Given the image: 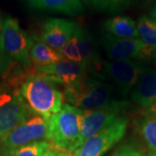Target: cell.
<instances>
[{
    "instance_id": "13",
    "label": "cell",
    "mask_w": 156,
    "mask_h": 156,
    "mask_svg": "<svg viewBox=\"0 0 156 156\" xmlns=\"http://www.w3.org/2000/svg\"><path fill=\"white\" fill-rule=\"evenodd\" d=\"M74 36L77 41L78 48L83 58V63L88 69L89 74L95 77L103 79L104 62L101 59L100 55L96 50L95 42L90 34L85 29L77 25L74 32Z\"/></svg>"
},
{
    "instance_id": "27",
    "label": "cell",
    "mask_w": 156,
    "mask_h": 156,
    "mask_svg": "<svg viewBox=\"0 0 156 156\" xmlns=\"http://www.w3.org/2000/svg\"><path fill=\"white\" fill-rule=\"evenodd\" d=\"M11 96L12 95H10V94H7V93H0V105H2L6 101L11 100ZM1 139H2V137L0 136V141H1Z\"/></svg>"
},
{
    "instance_id": "17",
    "label": "cell",
    "mask_w": 156,
    "mask_h": 156,
    "mask_svg": "<svg viewBox=\"0 0 156 156\" xmlns=\"http://www.w3.org/2000/svg\"><path fill=\"white\" fill-rule=\"evenodd\" d=\"M103 30L119 38H139L137 23L128 16H115L104 21Z\"/></svg>"
},
{
    "instance_id": "12",
    "label": "cell",
    "mask_w": 156,
    "mask_h": 156,
    "mask_svg": "<svg viewBox=\"0 0 156 156\" xmlns=\"http://www.w3.org/2000/svg\"><path fill=\"white\" fill-rule=\"evenodd\" d=\"M36 71L45 75L57 84L70 85L87 76L88 69L82 62L63 59L45 67L37 68Z\"/></svg>"
},
{
    "instance_id": "11",
    "label": "cell",
    "mask_w": 156,
    "mask_h": 156,
    "mask_svg": "<svg viewBox=\"0 0 156 156\" xmlns=\"http://www.w3.org/2000/svg\"><path fill=\"white\" fill-rule=\"evenodd\" d=\"M77 25L70 20L51 17L44 23L39 37L46 44L59 51L72 37Z\"/></svg>"
},
{
    "instance_id": "18",
    "label": "cell",
    "mask_w": 156,
    "mask_h": 156,
    "mask_svg": "<svg viewBox=\"0 0 156 156\" xmlns=\"http://www.w3.org/2000/svg\"><path fill=\"white\" fill-rule=\"evenodd\" d=\"M134 126L150 153H156V117L143 114L135 121Z\"/></svg>"
},
{
    "instance_id": "7",
    "label": "cell",
    "mask_w": 156,
    "mask_h": 156,
    "mask_svg": "<svg viewBox=\"0 0 156 156\" xmlns=\"http://www.w3.org/2000/svg\"><path fill=\"white\" fill-rule=\"evenodd\" d=\"M129 120L124 115L98 134L87 140L78 147L72 156H102L122 139L128 127Z\"/></svg>"
},
{
    "instance_id": "21",
    "label": "cell",
    "mask_w": 156,
    "mask_h": 156,
    "mask_svg": "<svg viewBox=\"0 0 156 156\" xmlns=\"http://www.w3.org/2000/svg\"><path fill=\"white\" fill-rule=\"evenodd\" d=\"M130 0H92L95 9L100 11L119 12L129 5Z\"/></svg>"
},
{
    "instance_id": "4",
    "label": "cell",
    "mask_w": 156,
    "mask_h": 156,
    "mask_svg": "<svg viewBox=\"0 0 156 156\" xmlns=\"http://www.w3.org/2000/svg\"><path fill=\"white\" fill-rule=\"evenodd\" d=\"M49 120L34 115L5 134L0 141V156H11L21 147L47 140Z\"/></svg>"
},
{
    "instance_id": "22",
    "label": "cell",
    "mask_w": 156,
    "mask_h": 156,
    "mask_svg": "<svg viewBox=\"0 0 156 156\" xmlns=\"http://www.w3.org/2000/svg\"><path fill=\"white\" fill-rule=\"evenodd\" d=\"M59 52L61 53L62 56L66 60L83 63V58H82L80 50L78 48L77 41H76V37L74 36V34H73L70 40L68 42L62 50H59Z\"/></svg>"
},
{
    "instance_id": "31",
    "label": "cell",
    "mask_w": 156,
    "mask_h": 156,
    "mask_svg": "<svg viewBox=\"0 0 156 156\" xmlns=\"http://www.w3.org/2000/svg\"><path fill=\"white\" fill-rule=\"evenodd\" d=\"M82 1L86 5H91V4H92V0H82Z\"/></svg>"
},
{
    "instance_id": "26",
    "label": "cell",
    "mask_w": 156,
    "mask_h": 156,
    "mask_svg": "<svg viewBox=\"0 0 156 156\" xmlns=\"http://www.w3.org/2000/svg\"><path fill=\"white\" fill-rule=\"evenodd\" d=\"M144 114L147 115L156 117V101L149 108H147V109L144 110Z\"/></svg>"
},
{
    "instance_id": "24",
    "label": "cell",
    "mask_w": 156,
    "mask_h": 156,
    "mask_svg": "<svg viewBox=\"0 0 156 156\" xmlns=\"http://www.w3.org/2000/svg\"><path fill=\"white\" fill-rule=\"evenodd\" d=\"M13 60L11 57L0 53V76H5L12 67Z\"/></svg>"
},
{
    "instance_id": "32",
    "label": "cell",
    "mask_w": 156,
    "mask_h": 156,
    "mask_svg": "<svg viewBox=\"0 0 156 156\" xmlns=\"http://www.w3.org/2000/svg\"><path fill=\"white\" fill-rule=\"evenodd\" d=\"M146 156H156V153H149Z\"/></svg>"
},
{
    "instance_id": "1",
    "label": "cell",
    "mask_w": 156,
    "mask_h": 156,
    "mask_svg": "<svg viewBox=\"0 0 156 156\" xmlns=\"http://www.w3.org/2000/svg\"><path fill=\"white\" fill-rule=\"evenodd\" d=\"M18 94L33 115L47 120L63 106L64 95L57 88V83L43 74L27 76Z\"/></svg>"
},
{
    "instance_id": "20",
    "label": "cell",
    "mask_w": 156,
    "mask_h": 156,
    "mask_svg": "<svg viewBox=\"0 0 156 156\" xmlns=\"http://www.w3.org/2000/svg\"><path fill=\"white\" fill-rule=\"evenodd\" d=\"M51 148L52 147L49 141L38 140L21 147L11 156H44Z\"/></svg>"
},
{
    "instance_id": "25",
    "label": "cell",
    "mask_w": 156,
    "mask_h": 156,
    "mask_svg": "<svg viewBox=\"0 0 156 156\" xmlns=\"http://www.w3.org/2000/svg\"><path fill=\"white\" fill-rule=\"evenodd\" d=\"M3 22L4 19H2L1 15H0V53L6 55L4 49V42H3Z\"/></svg>"
},
{
    "instance_id": "33",
    "label": "cell",
    "mask_w": 156,
    "mask_h": 156,
    "mask_svg": "<svg viewBox=\"0 0 156 156\" xmlns=\"http://www.w3.org/2000/svg\"><path fill=\"white\" fill-rule=\"evenodd\" d=\"M154 60L156 61V49H155V50H154Z\"/></svg>"
},
{
    "instance_id": "9",
    "label": "cell",
    "mask_w": 156,
    "mask_h": 156,
    "mask_svg": "<svg viewBox=\"0 0 156 156\" xmlns=\"http://www.w3.org/2000/svg\"><path fill=\"white\" fill-rule=\"evenodd\" d=\"M101 42L110 61H141L145 44L140 38H119L105 33Z\"/></svg>"
},
{
    "instance_id": "28",
    "label": "cell",
    "mask_w": 156,
    "mask_h": 156,
    "mask_svg": "<svg viewBox=\"0 0 156 156\" xmlns=\"http://www.w3.org/2000/svg\"><path fill=\"white\" fill-rule=\"evenodd\" d=\"M150 14L151 17H153V18H154V19H156V5H154V7L152 8V10L150 11Z\"/></svg>"
},
{
    "instance_id": "15",
    "label": "cell",
    "mask_w": 156,
    "mask_h": 156,
    "mask_svg": "<svg viewBox=\"0 0 156 156\" xmlns=\"http://www.w3.org/2000/svg\"><path fill=\"white\" fill-rule=\"evenodd\" d=\"M33 9L58 12L68 16H78L84 11L82 0H29Z\"/></svg>"
},
{
    "instance_id": "30",
    "label": "cell",
    "mask_w": 156,
    "mask_h": 156,
    "mask_svg": "<svg viewBox=\"0 0 156 156\" xmlns=\"http://www.w3.org/2000/svg\"><path fill=\"white\" fill-rule=\"evenodd\" d=\"M56 156H72V155L69 154H67V153H59V152H56Z\"/></svg>"
},
{
    "instance_id": "23",
    "label": "cell",
    "mask_w": 156,
    "mask_h": 156,
    "mask_svg": "<svg viewBox=\"0 0 156 156\" xmlns=\"http://www.w3.org/2000/svg\"><path fill=\"white\" fill-rule=\"evenodd\" d=\"M110 156H143L139 151L136 150L133 146L124 145L119 147Z\"/></svg>"
},
{
    "instance_id": "16",
    "label": "cell",
    "mask_w": 156,
    "mask_h": 156,
    "mask_svg": "<svg viewBox=\"0 0 156 156\" xmlns=\"http://www.w3.org/2000/svg\"><path fill=\"white\" fill-rule=\"evenodd\" d=\"M32 45L30 50L31 63L35 68H41L54 64L64 58L58 50L44 43L39 37L32 36Z\"/></svg>"
},
{
    "instance_id": "10",
    "label": "cell",
    "mask_w": 156,
    "mask_h": 156,
    "mask_svg": "<svg viewBox=\"0 0 156 156\" xmlns=\"http://www.w3.org/2000/svg\"><path fill=\"white\" fill-rule=\"evenodd\" d=\"M32 115L19 94L12 95L11 100L0 105V136L3 138Z\"/></svg>"
},
{
    "instance_id": "3",
    "label": "cell",
    "mask_w": 156,
    "mask_h": 156,
    "mask_svg": "<svg viewBox=\"0 0 156 156\" xmlns=\"http://www.w3.org/2000/svg\"><path fill=\"white\" fill-rule=\"evenodd\" d=\"M112 88L103 79L85 76L77 82L65 86L63 95L72 106L82 110H90L104 106L112 99Z\"/></svg>"
},
{
    "instance_id": "19",
    "label": "cell",
    "mask_w": 156,
    "mask_h": 156,
    "mask_svg": "<svg viewBox=\"0 0 156 156\" xmlns=\"http://www.w3.org/2000/svg\"><path fill=\"white\" fill-rule=\"evenodd\" d=\"M137 30L139 38L145 44L156 49V19L142 16L138 19Z\"/></svg>"
},
{
    "instance_id": "34",
    "label": "cell",
    "mask_w": 156,
    "mask_h": 156,
    "mask_svg": "<svg viewBox=\"0 0 156 156\" xmlns=\"http://www.w3.org/2000/svg\"><path fill=\"white\" fill-rule=\"evenodd\" d=\"M146 2H148V3H150V2H152V1H154V0H145Z\"/></svg>"
},
{
    "instance_id": "2",
    "label": "cell",
    "mask_w": 156,
    "mask_h": 156,
    "mask_svg": "<svg viewBox=\"0 0 156 156\" xmlns=\"http://www.w3.org/2000/svg\"><path fill=\"white\" fill-rule=\"evenodd\" d=\"M83 110L63 104L58 113L49 119L47 140L51 147L59 153H71L76 150L81 134Z\"/></svg>"
},
{
    "instance_id": "8",
    "label": "cell",
    "mask_w": 156,
    "mask_h": 156,
    "mask_svg": "<svg viewBox=\"0 0 156 156\" xmlns=\"http://www.w3.org/2000/svg\"><path fill=\"white\" fill-rule=\"evenodd\" d=\"M144 65L134 60L108 61L103 62V73L126 97L138 83Z\"/></svg>"
},
{
    "instance_id": "35",
    "label": "cell",
    "mask_w": 156,
    "mask_h": 156,
    "mask_svg": "<svg viewBox=\"0 0 156 156\" xmlns=\"http://www.w3.org/2000/svg\"><path fill=\"white\" fill-rule=\"evenodd\" d=\"M0 93H1V91H0Z\"/></svg>"
},
{
    "instance_id": "5",
    "label": "cell",
    "mask_w": 156,
    "mask_h": 156,
    "mask_svg": "<svg viewBox=\"0 0 156 156\" xmlns=\"http://www.w3.org/2000/svg\"><path fill=\"white\" fill-rule=\"evenodd\" d=\"M127 107L128 102L126 101L113 100L98 108L83 110L81 134L76 150L87 140L111 125L118 118L123 116Z\"/></svg>"
},
{
    "instance_id": "6",
    "label": "cell",
    "mask_w": 156,
    "mask_h": 156,
    "mask_svg": "<svg viewBox=\"0 0 156 156\" xmlns=\"http://www.w3.org/2000/svg\"><path fill=\"white\" fill-rule=\"evenodd\" d=\"M3 42L7 56L24 69L31 68L30 50L32 45V37L21 28L16 18L7 17L4 19Z\"/></svg>"
},
{
    "instance_id": "29",
    "label": "cell",
    "mask_w": 156,
    "mask_h": 156,
    "mask_svg": "<svg viewBox=\"0 0 156 156\" xmlns=\"http://www.w3.org/2000/svg\"><path fill=\"white\" fill-rule=\"evenodd\" d=\"M56 152L55 151H53L52 149H50L44 156H56Z\"/></svg>"
},
{
    "instance_id": "14",
    "label": "cell",
    "mask_w": 156,
    "mask_h": 156,
    "mask_svg": "<svg viewBox=\"0 0 156 156\" xmlns=\"http://www.w3.org/2000/svg\"><path fill=\"white\" fill-rule=\"evenodd\" d=\"M130 98L143 110L156 101V69L144 66L138 83L130 92Z\"/></svg>"
}]
</instances>
